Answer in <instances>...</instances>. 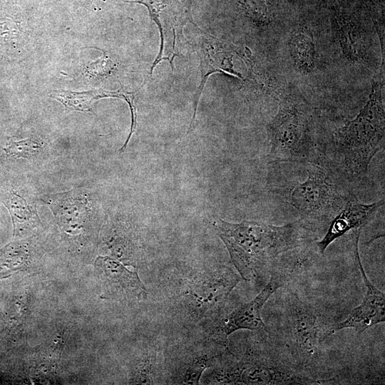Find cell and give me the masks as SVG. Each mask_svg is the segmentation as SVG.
I'll list each match as a JSON object with an SVG mask.
<instances>
[{
    "label": "cell",
    "mask_w": 385,
    "mask_h": 385,
    "mask_svg": "<svg viewBox=\"0 0 385 385\" xmlns=\"http://www.w3.org/2000/svg\"><path fill=\"white\" fill-rule=\"evenodd\" d=\"M287 285L285 280L275 272H270V278L262 291L251 301L240 305L214 325L210 335L215 342L225 344L227 337L240 329L264 331L266 325L261 317V310L278 289Z\"/></svg>",
    "instance_id": "cell-8"
},
{
    "label": "cell",
    "mask_w": 385,
    "mask_h": 385,
    "mask_svg": "<svg viewBox=\"0 0 385 385\" xmlns=\"http://www.w3.org/2000/svg\"><path fill=\"white\" fill-rule=\"evenodd\" d=\"M361 233V231L353 232L351 250L366 291L361 304L354 308L344 321L332 326L329 329V333L354 329L356 332L361 334L372 326L385 322L384 293L369 279L360 259L358 244Z\"/></svg>",
    "instance_id": "cell-9"
},
{
    "label": "cell",
    "mask_w": 385,
    "mask_h": 385,
    "mask_svg": "<svg viewBox=\"0 0 385 385\" xmlns=\"http://www.w3.org/2000/svg\"><path fill=\"white\" fill-rule=\"evenodd\" d=\"M384 147V109L376 83L366 105L351 120L333 133L323 158L352 185L366 180L373 157Z\"/></svg>",
    "instance_id": "cell-3"
},
{
    "label": "cell",
    "mask_w": 385,
    "mask_h": 385,
    "mask_svg": "<svg viewBox=\"0 0 385 385\" xmlns=\"http://www.w3.org/2000/svg\"><path fill=\"white\" fill-rule=\"evenodd\" d=\"M268 132L271 163L322 160V146L310 133L308 112L297 102L286 100L279 103Z\"/></svg>",
    "instance_id": "cell-5"
},
{
    "label": "cell",
    "mask_w": 385,
    "mask_h": 385,
    "mask_svg": "<svg viewBox=\"0 0 385 385\" xmlns=\"http://www.w3.org/2000/svg\"><path fill=\"white\" fill-rule=\"evenodd\" d=\"M103 297L118 300H140L147 296L146 288L136 272L110 257L99 256L95 261Z\"/></svg>",
    "instance_id": "cell-11"
},
{
    "label": "cell",
    "mask_w": 385,
    "mask_h": 385,
    "mask_svg": "<svg viewBox=\"0 0 385 385\" xmlns=\"http://www.w3.org/2000/svg\"><path fill=\"white\" fill-rule=\"evenodd\" d=\"M384 204V199L370 204L361 203L356 197L350 200L330 221L322 239L314 241L319 253L323 256L333 242L347 232L362 230Z\"/></svg>",
    "instance_id": "cell-12"
},
{
    "label": "cell",
    "mask_w": 385,
    "mask_h": 385,
    "mask_svg": "<svg viewBox=\"0 0 385 385\" xmlns=\"http://www.w3.org/2000/svg\"><path fill=\"white\" fill-rule=\"evenodd\" d=\"M114 68V63L104 55L101 59L88 66V71L93 75L102 76L109 73Z\"/></svg>",
    "instance_id": "cell-22"
},
{
    "label": "cell",
    "mask_w": 385,
    "mask_h": 385,
    "mask_svg": "<svg viewBox=\"0 0 385 385\" xmlns=\"http://www.w3.org/2000/svg\"><path fill=\"white\" fill-rule=\"evenodd\" d=\"M110 93L101 89L83 92L63 90L52 91L50 97L60 101L67 108L78 111L90 112L93 103L101 98L110 97Z\"/></svg>",
    "instance_id": "cell-18"
},
{
    "label": "cell",
    "mask_w": 385,
    "mask_h": 385,
    "mask_svg": "<svg viewBox=\"0 0 385 385\" xmlns=\"http://www.w3.org/2000/svg\"><path fill=\"white\" fill-rule=\"evenodd\" d=\"M14 222V232L29 231L38 227L40 220L35 206L26 199L15 193H11L8 202Z\"/></svg>",
    "instance_id": "cell-17"
},
{
    "label": "cell",
    "mask_w": 385,
    "mask_h": 385,
    "mask_svg": "<svg viewBox=\"0 0 385 385\" xmlns=\"http://www.w3.org/2000/svg\"><path fill=\"white\" fill-rule=\"evenodd\" d=\"M223 352L201 346L185 350L167 365V381L176 384H197L202 372L218 361Z\"/></svg>",
    "instance_id": "cell-14"
},
{
    "label": "cell",
    "mask_w": 385,
    "mask_h": 385,
    "mask_svg": "<svg viewBox=\"0 0 385 385\" xmlns=\"http://www.w3.org/2000/svg\"><path fill=\"white\" fill-rule=\"evenodd\" d=\"M162 0H138L128 2L138 3L147 7L153 21L158 25L160 34V46L150 69L152 76L155 67L162 61H168L174 71L173 60L179 56L177 37L183 36V28L188 23H193L187 7H183L178 0H165L163 11L161 10Z\"/></svg>",
    "instance_id": "cell-7"
},
{
    "label": "cell",
    "mask_w": 385,
    "mask_h": 385,
    "mask_svg": "<svg viewBox=\"0 0 385 385\" xmlns=\"http://www.w3.org/2000/svg\"><path fill=\"white\" fill-rule=\"evenodd\" d=\"M335 33L343 53L350 61H360L367 56L364 34L355 24L344 19L335 20Z\"/></svg>",
    "instance_id": "cell-15"
},
{
    "label": "cell",
    "mask_w": 385,
    "mask_h": 385,
    "mask_svg": "<svg viewBox=\"0 0 385 385\" xmlns=\"http://www.w3.org/2000/svg\"><path fill=\"white\" fill-rule=\"evenodd\" d=\"M244 6L250 16L257 23L267 24L270 21L268 6L264 0H245Z\"/></svg>",
    "instance_id": "cell-21"
},
{
    "label": "cell",
    "mask_w": 385,
    "mask_h": 385,
    "mask_svg": "<svg viewBox=\"0 0 385 385\" xmlns=\"http://www.w3.org/2000/svg\"><path fill=\"white\" fill-rule=\"evenodd\" d=\"M286 338L294 362L299 367H313L319 361L324 325L319 311L296 293L287 295L284 306Z\"/></svg>",
    "instance_id": "cell-6"
},
{
    "label": "cell",
    "mask_w": 385,
    "mask_h": 385,
    "mask_svg": "<svg viewBox=\"0 0 385 385\" xmlns=\"http://www.w3.org/2000/svg\"><path fill=\"white\" fill-rule=\"evenodd\" d=\"M240 280V277L226 267L211 272H202L188 285L186 292L188 305L197 314H202L221 304Z\"/></svg>",
    "instance_id": "cell-10"
},
{
    "label": "cell",
    "mask_w": 385,
    "mask_h": 385,
    "mask_svg": "<svg viewBox=\"0 0 385 385\" xmlns=\"http://www.w3.org/2000/svg\"><path fill=\"white\" fill-rule=\"evenodd\" d=\"M215 228L240 276L247 281L269 272L283 253L315 241L319 232L300 220L283 225L219 220L215 222Z\"/></svg>",
    "instance_id": "cell-2"
},
{
    "label": "cell",
    "mask_w": 385,
    "mask_h": 385,
    "mask_svg": "<svg viewBox=\"0 0 385 385\" xmlns=\"http://www.w3.org/2000/svg\"><path fill=\"white\" fill-rule=\"evenodd\" d=\"M211 384H322L329 380L312 377L294 363L259 351L247 350L237 359L234 356L217 365Z\"/></svg>",
    "instance_id": "cell-4"
},
{
    "label": "cell",
    "mask_w": 385,
    "mask_h": 385,
    "mask_svg": "<svg viewBox=\"0 0 385 385\" xmlns=\"http://www.w3.org/2000/svg\"><path fill=\"white\" fill-rule=\"evenodd\" d=\"M272 163V194L318 231L356 197L347 180L324 161Z\"/></svg>",
    "instance_id": "cell-1"
},
{
    "label": "cell",
    "mask_w": 385,
    "mask_h": 385,
    "mask_svg": "<svg viewBox=\"0 0 385 385\" xmlns=\"http://www.w3.org/2000/svg\"><path fill=\"white\" fill-rule=\"evenodd\" d=\"M195 49L200 59L201 81L194 96V113L189 131L192 128L199 100L205 83L211 74L222 73L243 78L242 74L233 68L232 53L225 49L222 42L217 38L204 32L197 38Z\"/></svg>",
    "instance_id": "cell-13"
},
{
    "label": "cell",
    "mask_w": 385,
    "mask_h": 385,
    "mask_svg": "<svg viewBox=\"0 0 385 385\" xmlns=\"http://www.w3.org/2000/svg\"><path fill=\"white\" fill-rule=\"evenodd\" d=\"M41 147L42 143L38 140L26 138L19 141L10 140L3 150L9 156L29 158L39 153Z\"/></svg>",
    "instance_id": "cell-20"
},
{
    "label": "cell",
    "mask_w": 385,
    "mask_h": 385,
    "mask_svg": "<svg viewBox=\"0 0 385 385\" xmlns=\"http://www.w3.org/2000/svg\"><path fill=\"white\" fill-rule=\"evenodd\" d=\"M163 374L158 354L151 351L138 361L132 381L138 384H159Z\"/></svg>",
    "instance_id": "cell-19"
},
{
    "label": "cell",
    "mask_w": 385,
    "mask_h": 385,
    "mask_svg": "<svg viewBox=\"0 0 385 385\" xmlns=\"http://www.w3.org/2000/svg\"><path fill=\"white\" fill-rule=\"evenodd\" d=\"M289 50L295 66L308 73L314 66L315 46L312 34L304 29L294 32L289 41Z\"/></svg>",
    "instance_id": "cell-16"
}]
</instances>
